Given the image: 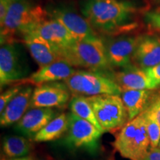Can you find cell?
Here are the masks:
<instances>
[{
  "instance_id": "obj_1",
  "label": "cell",
  "mask_w": 160,
  "mask_h": 160,
  "mask_svg": "<svg viewBox=\"0 0 160 160\" xmlns=\"http://www.w3.org/2000/svg\"><path fill=\"white\" fill-rule=\"evenodd\" d=\"M133 5L119 0H86L82 13L93 29L107 34H119L135 28L131 19Z\"/></svg>"
},
{
  "instance_id": "obj_2",
  "label": "cell",
  "mask_w": 160,
  "mask_h": 160,
  "mask_svg": "<svg viewBox=\"0 0 160 160\" xmlns=\"http://www.w3.org/2000/svg\"><path fill=\"white\" fill-rule=\"evenodd\" d=\"M48 13L41 6L28 0L11 2L3 23L1 24V45L9 43L17 33L25 36L47 19Z\"/></svg>"
},
{
  "instance_id": "obj_3",
  "label": "cell",
  "mask_w": 160,
  "mask_h": 160,
  "mask_svg": "<svg viewBox=\"0 0 160 160\" xmlns=\"http://www.w3.org/2000/svg\"><path fill=\"white\" fill-rule=\"evenodd\" d=\"M62 59L72 66L93 71L110 68L105 45L97 36L77 40L73 45L61 51Z\"/></svg>"
},
{
  "instance_id": "obj_4",
  "label": "cell",
  "mask_w": 160,
  "mask_h": 160,
  "mask_svg": "<svg viewBox=\"0 0 160 160\" xmlns=\"http://www.w3.org/2000/svg\"><path fill=\"white\" fill-rule=\"evenodd\" d=\"M113 145L126 159L142 160L145 157L151 148V142L142 113L123 126Z\"/></svg>"
},
{
  "instance_id": "obj_5",
  "label": "cell",
  "mask_w": 160,
  "mask_h": 160,
  "mask_svg": "<svg viewBox=\"0 0 160 160\" xmlns=\"http://www.w3.org/2000/svg\"><path fill=\"white\" fill-rule=\"evenodd\" d=\"M71 93L75 96L102 94L121 95L122 89L114 79L93 71H78L64 80Z\"/></svg>"
},
{
  "instance_id": "obj_6",
  "label": "cell",
  "mask_w": 160,
  "mask_h": 160,
  "mask_svg": "<svg viewBox=\"0 0 160 160\" xmlns=\"http://www.w3.org/2000/svg\"><path fill=\"white\" fill-rule=\"evenodd\" d=\"M87 99L104 132L122 127L128 119L119 95L102 94L88 97Z\"/></svg>"
},
{
  "instance_id": "obj_7",
  "label": "cell",
  "mask_w": 160,
  "mask_h": 160,
  "mask_svg": "<svg viewBox=\"0 0 160 160\" xmlns=\"http://www.w3.org/2000/svg\"><path fill=\"white\" fill-rule=\"evenodd\" d=\"M66 142L74 148H85L93 150L98 146V142L103 132L87 120L75 113L68 114V129Z\"/></svg>"
},
{
  "instance_id": "obj_8",
  "label": "cell",
  "mask_w": 160,
  "mask_h": 160,
  "mask_svg": "<svg viewBox=\"0 0 160 160\" xmlns=\"http://www.w3.org/2000/svg\"><path fill=\"white\" fill-rule=\"evenodd\" d=\"M27 67L21 57L19 47L16 44H3L0 48V84L1 88L7 84L25 78Z\"/></svg>"
},
{
  "instance_id": "obj_9",
  "label": "cell",
  "mask_w": 160,
  "mask_h": 160,
  "mask_svg": "<svg viewBox=\"0 0 160 160\" xmlns=\"http://www.w3.org/2000/svg\"><path fill=\"white\" fill-rule=\"evenodd\" d=\"M71 91L65 83L48 82L38 85L33 90L30 108H51L65 105L70 98Z\"/></svg>"
},
{
  "instance_id": "obj_10",
  "label": "cell",
  "mask_w": 160,
  "mask_h": 160,
  "mask_svg": "<svg viewBox=\"0 0 160 160\" xmlns=\"http://www.w3.org/2000/svg\"><path fill=\"white\" fill-rule=\"evenodd\" d=\"M51 19L61 22L77 40L97 36V33L85 17L67 7H57L51 11Z\"/></svg>"
},
{
  "instance_id": "obj_11",
  "label": "cell",
  "mask_w": 160,
  "mask_h": 160,
  "mask_svg": "<svg viewBox=\"0 0 160 160\" xmlns=\"http://www.w3.org/2000/svg\"><path fill=\"white\" fill-rule=\"evenodd\" d=\"M29 33L39 36L48 42L59 50L60 54L62 51L70 47L77 40L62 24L54 19H46Z\"/></svg>"
},
{
  "instance_id": "obj_12",
  "label": "cell",
  "mask_w": 160,
  "mask_h": 160,
  "mask_svg": "<svg viewBox=\"0 0 160 160\" xmlns=\"http://www.w3.org/2000/svg\"><path fill=\"white\" fill-rule=\"evenodd\" d=\"M140 37H121L112 39L105 45L111 66L125 68L131 65L133 55L139 43Z\"/></svg>"
},
{
  "instance_id": "obj_13",
  "label": "cell",
  "mask_w": 160,
  "mask_h": 160,
  "mask_svg": "<svg viewBox=\"0 0 160 160\" xmlns=\"http://www.w3.org/2000/svg\"><path fill=\"white\" fill-rule=\"evenodd\" d=\"M23 42L40 68L62 60L59 50L39 36L26 34L23 36Z\"/></svg>"
},
{
  "instance_id": "obj_14",
  "label": "cell",
  "mask_w": 160,
  "mask_h": 160,
  "mask_svg": "<svg viewBox=\"0 0 160 160\" xmlns=\"http://www.w3.org/2000/svg\"><path fill=\"white\" fill-rule=\"evenodd\" d=\"M114 80L122 91L125 90H152L157 88L149 77L147 70L131 65L116 73Z\"/></svg>"
},
{
  "instance_id": "obj_15",
  "label": "cell",
  "mask_w": 160,
  "mask_h": 160,
  "mask_svg": "<svg viewBox=\"0 0 160 160\" xmlns=\"http://www.w3.org/2000/svg\"><path fill=\"white\" fill-rule=\"evenodd\" d=\"M55 118V111L48 108H33L17 123L15 129L28 137H35L48 123Z\"/></svg>"
},
{
  "instance_id": "obj_16",
  "label": "cell",
  "mask_w": 160,
  "mask_h": 160,
  "mask_svg": "<svg viewBox=\"0 0 160 160\" xmlns=\"http://www.w3.org/2000/svg\"><path fill=\"white\" fill-rule=\"evenodd\" d=\"M33 88L31 86H25L8 104L4 111L1 113L0 125L2 127H8L18 122L25 115L33 94Z\"/></svg>"
},
{
  "instance_id": "obj_17",
  "label": "cell",
  "mask_w": 160,
  "mask_h": 160,
  "mask_svg": "<svg viewBox=\"0 0 160 160\" xmlns=\"http://www.w3.org/2000/svg\"><path fill=\"white\" fill-rule=\"evenodd\" d=\"M77 71L73 66L64 60H59L50 65L40 68L37 71L32 73L28 81L35 85L65 80Z\"/></svg>"
},
{
  "instance_id": "obj_18",
  "label": "cell",
  "mask_w": 160,
  "mask_h": 160,
  "mask_svg": "<svg viewBox=\"0 0 160 160\" xmlns=\"http://www.w3.org/2000/svg\"><path fill=\"white\" fill-rule=\"evenodd\" d=\"M142 68L147 69L160 64V40L153 37H142L132 58Z\"/></svg>"
},
{
  "instance_id": "obj_19",
  "label": "cell",
  "mask_w": 160,
  "mask_h": 160,
  "mask_svg": "<svg viewBox=\"0 0 160 160\" xmlns=\"http://www.w3.org/2000/svg\"><path fill=\"white\" fill-rule=\"evenodd\" d=\"M121 95L129 121L142 113L150 104L149 90H125Z\"/></svg>"
},
{
  "instance_id": "obj_20",
  "label": "cell",
  "mask_w": 160,
  "mask_h": 160,
  "mask_svg": "<svg viewBox=\"0 0 160 160\" xmlns=\"http://www.w3.org/2000/svg\"><path fill=\"white\" fill-rule=\"evenodd\" d=\"M68 129V115L62 113L56 117L38 132L33 137L35 142H51L59 139Z\"/></svg>"
},
{
  "instance_id": "obj_21",
  "label": "cell",
  "mask_w": 160,
  "mask_h": 160,
  "mask_svg": "<svg viewBox=\"0 0 160 160\" xmlns=\"http://www.w3.org/2000/svg\"><path fill=\"white\" fill-rule=\"evenodd\" d=\"M70 109L72 113H75L78 117L87 120L92 125L97 127L99 131L104 132L100 126L96 115L92 109L88 99L84 96H74L70 102Z\"/></svg>"
},
{
  "instance_id": "obj_22",
  "label": "cell",
  "mask_w": 160,
  "mask_h": 160,
  "mask_svg": "<svg viewBox=\"0 0 160 160\" xmlns=\"http://www.w3.org/2000/svg\"><path fill=\"white\" fill-rule=\"evenodd\" d=\"M2 148L7 157H24L29 153L31 144L25 137L9 136L4 139Z\"/></svg>"
},
{
  "instance_id": "obj_23",
  "label": "cell",
  "mask_w": 160,
  "mask_h": 160,
  "mask_svg": "<svg viewBox=\"0 0 160 160\" xmlns=\"http://www.w3.org/2000/svg\"><path fill=\"white\" fill-rule=\"evenodd\" d=\"M142 115L145 120L146 128L148 133L151 148H157L159 146L160 140V125L157 121L153 118L151 113L145 109Z\"/></svg>"
},
{
  "instance_id": "obj_24",
  "label": "cell",
  "mask_w": 160,
  "mask_h": 160,
  "mask_svg": "<svg viewBox=\"0 0 160 160\" xmlns=\"http://www.w3.org/2000/svg\"><path fill=\"white\" fill-rule=\"evenodd\" d=\"M22 88V86H15V87L8 89L7 91L2 93L0 97V112L1 113L4 111L8 104L21 91Z\"/></svg>"
},
{
  "instance_id": "obj_25",
  "label": "cell",
  "mask_w": 160,
  "mask_h": 160,
  "mask_svg": "<svg viewBox=\"0 0 160 160\" xmlns=\"http://www.w3.org/2000/svg\"><path fill=\"white\" fill-rule=\"evenodd\" d=\"M160 125V97H156L146 108Z\"/></svg>"
},
{
  "instance_id": "obj_26",
  "label": "cell",
  "mask_w": 160,
  "mask_h": 160,
  "mask_svg": "<svg viewBox=\"0 0 160 160\" xmlns=\"http://www.w3.org/2000/svg\"><path fill=\"white\" fill-rule=\"evenodd\" d=\"M146 70H147L149 77L158 87L160 85V64Z\"/></svg>"
},
{
  "instance_id": "obj_27",
  "label": "cell",
  "mask_w": 160,
  "mask_h": 160,
  "mask_svg": "<svg viewBox=\"0 0 160 160\" xmlns=\"http://www.w3.org/2000/svg\"><path fill=\"white\" fill-rule=\"evenodd\" d=\"M11 2L8 0H0V22L3 23Z\"/></svg>"
},
{
  "instance_id": "obj_28",
  "label": "cell",
  "mask_w": 160,
  "mask_h": 160,
  "mask_svg": "<svg viewBox=\"0 0 160 160\" xmlns=\"http://www.w3.org/2000/svg\"><path fill=\"white\" fill-rule=\"evenodd\" d=\"M142 160H160V148H151L145 157Z\"/></svg>"
},
{
  "instance_id": "obj_29",
  "label": "cell",
  "mask_w": 160,
  "mask_h": 160,
  "mask_svg": "<svg viewBox=\"0 0 160 160\" xmlns=\"http://www.w3.org/2000/svg\"><path fill=\"white\" fill-rule=\"evenodd\" d=\"M148 19L152 25L160 28V13H151L148 15Z\"/></svg>"
},
{
  "instance_id": "obj_30",
  "label": "cell",
  "mask_w": 160,
  "mask_h": 160,
  "mask_svg": "<svg viewBox=\"0 0 160 160\" xmlns=\"http://www.w3.org/2000/svg\"><path fill=\"white\" fill-rule=\"evenodd\" d=\"M15 160H31V158H22V159H17Z\"/></svg>"
},
{
  "instance_id": "obj_31",
  "label": "cell",
  "mask_w": 160,
  "mask_h": 160,
  "mask_svg": "<svg viewBox=\"0 0 160 160\" xmlns=\"http://www.w3.org/2000/svg\"><path fill=\"white\" fill-rule=\"evenodd\" d=\"M9 2H15V1H17V0H8Z\"/></svg>"
},
{
  "instance_id": "obj_32",
  "label": "cell",
  "mask_w": 160,
  "mask_h": 160,
  "mask_svg": "<svg viewBox=\"0 0 160 160\" xmlns=\"http://www.w3.org/2000/svg\"><path fill=\"white\" fill-rule=\"evenodd\" d=\"M159 148H160V140H159Z\"/></svg>"
}]
</instances>
